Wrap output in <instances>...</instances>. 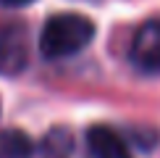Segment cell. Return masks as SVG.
<instances>
[{"mask_svg":"<svg viewBox=\"0 0 160 158\" xmlns=\"http://www.w3.org/2000/svg\"><path fill=\"white\" fill-rule=\"evenodd\" d=\"M95 24L82 13H55L48 18L39 34V50L45 58L74 55L92 42Z\"/></svg>","mask_w":160,"mask_h":158,"instance_id":"obj_1","label":"cell"},{"mask_svg":"<svg viewBox=\"0 0 160 158\" xmlns=\"http://www.w3.org/2000/svg\"><path fill=\"white\" fill-rule=\"evenodd\" d=\"M29 61V37L21 21L0 18V74L13 76Z\"/></svg>","mask_w":160,"mask_h":158,"instance_id":"obj_2","label":"cell"},{"mask_svg":"<svg viewBox=\"0 0 160 158\" xmlns=\"http://www.w3.org/2000/svg\"><path fill=\"white\" fill-rule=\"evenodd\" d=\"M131 61L144 71H160V18L139 26L131 42Z\"/></svg>","mask_w":160,"mask_h":158,"instance_id":"obj_3","label":"cell"},{"mask_svg":"<svg viewBox=\"0 0 160 158\" xmlns=\"http://www.w3.org/2000/svg\"><path fill=\"white\" fill-rule=\"evenodd\" d=\"M87 145L95 158H129L123 140L110 127H102V124H95L87 129Z\"/></svg>","mask_w":160,"mask_h":158,"instance_id":"obj_4","label":"cell"},{"mask_svg":"<svg viewBox=\"0 0 160 158\" xmlns=\"http://www.w3.org/2000/svg\"><path fill=\"white\" fill-rule=\"evenodd\" d=\"M74 153V134L66 127H52L39 142L37 158H71Z\"/></svg>","mask_w":160,"mask_h":158,"instance_id":"obj_5","label":"cell"},{"mask_svg":"<svg viewBox=\"0 0 160 158\" xmlns=\"http://www.w3.org/2000/svg\"><path fill=\"white\" fill-rule=\"evenodd\" d=\"M34 145L21 129H3L0 132V158H32Z\"/></svg>","mask_w":160,"mask_h":158,"instance_id":"obj_6","label":"cell"},{"mask_svg":"<svg viewBox=\"0 0 160 158\" xmlns=\"http://www.w3.org/2000/svg\"><path fill=\"white\" fill-rule=\"evenodd\" d=\"M3 5H8V8H21V5H29L34 3V0H0Z\"/></svg>","mask_w":160,"mask_h":158,"instance_id":"obj_7","label":"cell"}]
</instances>
